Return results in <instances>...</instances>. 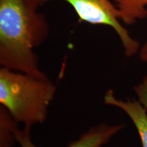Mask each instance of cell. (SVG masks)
I'll list each match as a JSON object with an SVG mask.
<instances>
[{
	"mask_svg": "<svg viewBox=\"0 0 147 147\" xmlns=\"http://www.w3.org/2000/svg\"><path fill=\"white\" fill-rule=\"evenodd\" d=\"M134 89L139 102L147 109V76H145L142 82L135 86Z\"/></svg>",
	"mask_w": 147,
	"mask_h": 147,
	"instance_id": "obj_8",
	"label": "cell"
},
{
	"mask_svg": "<svg viewBox=\"0 0 147 147\" xmlns=\"http://www.w3.org/2000/svg\"><path fill=\"white\" fill-rule=\"evenodd\" d=\"M53 0H39L40 3ZM72 7L80 21L113 28L118 35L128 57L140 50V44L121 23L119 11L112 0H62Z\"/></svg>",
	"mask_w": 147,
	"mask_h": 147,
	"instance_id": "obj_3",
	"label": "cell"
},
{
	"mask_svg": "<svg viewBox=\"0 0 147 147\" xmlns=\"http://www.w3.org/2000/svg\"><path fill=\"white\" fill-rule=\"evenodd\" d=\"M56 92L47 76L38 77L16 72L5 67L0 69V103L16 123L25 126L42 123Z\"/></svg>",
	"mask_w": 147,
	"mask_h": 147,
	"instance_id": "obj_2",
	"label": "cell"
},
{
	"mask_svg": "<svg viewBox=\"0 0 147 147\" xmlns=\"http://www.w3.org/2000/svg\"><path fill=\"white\" fill-rule=\"evenodd\" d=\"M124 127V124L116 125L100 124L82 134L78 140L71 142L67 147H102ZM30 129L31 127L25 126L23 129L17 127L14 131L16 141L21 147H37L32 141Z\"/></svg>",
	"mask_w": 147,
	"mask_h": 147,
	"instance_id": "obj_4",
	"label": "cell"
},
{
	"mask_svg": "<svg viewBox=\"0 0 147 147\" xmlns=\"http://www.w3.org/2000/svg\"><path fill=\"white\" fill-rule=\"evenodd\" d=\"M104 103L107 105L118 107L129 116L136 128L142 147H147V109L139 101L117 99L113 90L104 95Z\"/></svg>",
	"mask_w": 147,
	"mask_h": 147,
	"instance_id": "obj_5",
	"label": "cell"
},
{
	"mask_svg": "<svg viewBox=\"0 0 147 147\" xmlns=\"http://www.w3.org/2000/svg\"><path fill=\"white\" fill-rule=\"evenodd\" d=\"M139 57L141 61L145 62V63H147V42L143 45V47L140 50Z\"/></svg>",
	"mask_w": 147,
	"mask_h": 147,
	"instance_id": "obj_9",
	"label": "cell"
},
{
	"mask_svg": "<svg viewBox=\"0 0 147 147\" xmlns=\"http://www.w3.org/2000/svg\"><path fill=\"white\" fill-rule=\"evenodd\" d=\"M17 123L8 110L0 106V147H12L14 138V131Z\"/></svg>",
	"mask_w": 147,
	"mask_h": 147,
	"instance_id": "obj_7",
	"label": "cell"
},
{
	"mask_svg": "<svg viewBox=\"0 0 147 147\" xmlns=\"http://www.w3.org/2000/svg\"><path fill=\"white\" fill-rule=\"evenodd\" d=\"M39 0H0V64L32 76L46 75L34 49L47 40L49 27L38 12Z\"/></svg>",
	"mask_w": 147,
	"mask_h": 147,
	"instance_id": "obj_1",
	"label": "cell"
},
{
	"mask_svg": "<svg viewBox=\"0 0 147 147\" xmlns=\"http://www.w3.org/2000/svg\"><path fill=\"white\" fill-rule=\"evenodd\" d=\"M119 11L120 21L134 25L147 17V0H112Z\"/></svg>",
	"mask_w": 147,
	"mask_h": 147,
	"instance_id": "obj_6",
	"label": "cell"
}]
</instances>
